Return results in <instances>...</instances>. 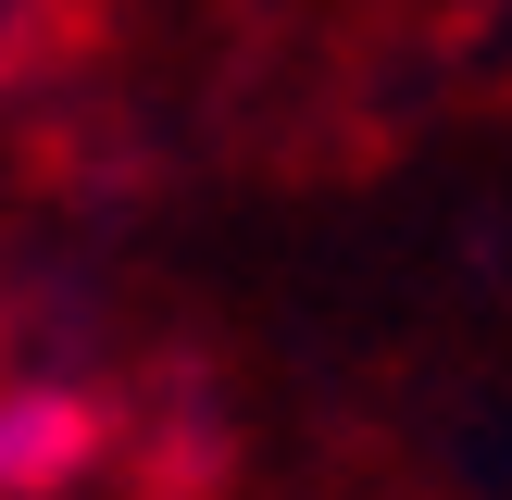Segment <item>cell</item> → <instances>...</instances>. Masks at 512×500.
Instances as JSON below:
<instances>
[{"label": "cell", "mask_w": 512, "mask_h": 500, "mask_svg": "<svg viewBox=\"0 0 512 500\" xmlns=\"http://www.w3.org/2000/svg\"><path fill=\"white\" fill-rule=\"evenodd\" d=\"M100 400L63 388V375H13L0 388V500H63L75 475L100 463Z\"/></svg>", "instance_id": "6da1fadb"}]
</instances>
